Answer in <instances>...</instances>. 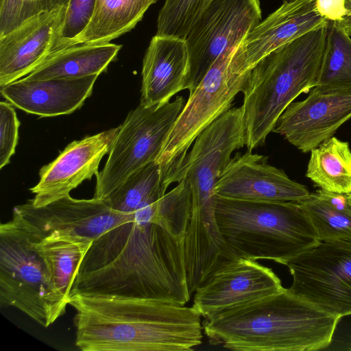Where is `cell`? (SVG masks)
<instances>
[{
  "mask_svg": "<svg viewBox=\"0 0 351 351\" xmlns=\"http://www.w3.org/2000/svg\"><path fill=\"white\" fill-rule=\"evenodd\" d=\"M97 0H70L50 54L69 47L90 23Z\"/></svg>",
  "mask_w": 351,
  "mask_h": 351,
  "instance_id": "obj_30",
  "label": "cell"
},
{
  "mask_svg": "<svg viewBox=\"0 0 351 351\" xmlns=\"http://www.w3.org/2000/svg\"><path fill=\"white\" fill-rule=\"evenodd\" d=\"M326 36L327 24L276 49L251 69L241 106L247 150L263 145L287 106L316 86Z\"/></svg>",
  "mask_w": 351,
  "mask_h": 351,
  "instance_id": "obj_5",
  "label": "cell"
},
{
  "mask_svg": "<svg viewBox=\"0 0 351 351\" xmlns=\"http://www.w3.org/2000/svg\"><path fill=\"white\" fill-rule=\"evenodd\" d=\"M321 242L351 243V204L348 194L319 189L298 202Z\"/></svg>",
  "mask_w": 351,
  "mask_h": 351,
  "instance_id": "obj_23",
  "label": "cell"
},
{
  "mask_svg": "<svg viewBox=\"0 0 351 351\" xmlns=\"http://www.w3.org/2000/svg\"><path fill=\"white\" fill-rule=\"evenodd\" d=\"M75 344L82 351H189L202 343L200 315L170 302L77 293Z\"/></svg>",
  "mask_w": 351,
  "mask_h": 351,
  "instance_id": "obj_2",
  "label": "cell"
},
{
  "mask_svg": "<svg viewBox=\"0 0 351 351\" xmlns=\"http://www.w3.org/2000/svg\"><path fill=\"white\" fill-rule=\"evenodd\" d=\"M31 237L35 248L47 265L54 286L68 302L79 265L92 243L63 239L38 241Z\"/></svg>",
  "mask_w": 351,
  "mask_h": 351,
  "instance_id": "obj_26",
  "label": "cell"
},
{
  "mask_svg": "<svg viewBox=\"0 0 351 351\" xmlns=\"http://www.w3.org/2000/svg\"><path fill=\"white\" fill-rule=\"evenodd\" d=\"M348 199H349V201H350V202L351 204V193L348 194Z\"/></svg>",
  "mask_w": 351,
  "mask_h": 351,
  "instance_id": "obj_34",
  "label": "cell"
},
{
  "mask_svg": "<svg viewBox=\"0 0 351 351\" xmlns=\"http://www.w3.org/2000/svg\"><path fill=\"white\" fill-rule=\"evenodd\" d=\"M189 67L185 39L155 35L145 51L140 104H165L184 90Z\"/></svg>",
  "mask_w": 351,
  "mask_h": 351,
  "instance_id": "obj_20",
  "label": "cell"
},
{
  "mask_svg": "<svg viewBox=\"0 0 351 351\" xmlns=\"http://www.w3.org/2000/svg\"><path fill=\"white\" fill-rule=\"evenodd\" d=\"M67 304L30 234L13 219L1 223V306L16 308L47 328L64 313Z\"/></svg>",
  "mask_w": 351,
  "mask_h": 351,
  "instance_id": "obj_7",
  "label": "cell"
},
{
  "mask_svg": "<svg viewBox=\"0 0 351 351\" xmlns=\"http://www.w3.org/2000/svg\"><path fill=\"white\" fill-rule=\"evenodd\" d=\"M261 16L258 0H207L185 38L189 67L184 89L191 93L217 58L238 47Z\"/></svg>",
  "mask_w": 351,
  "mask_h": 351,
  "instance_id": "obj_10",
  "label": "cell"
},
{
  "mask_svg": "<svg viewBox=\"0 0 351 351\" xmlns=\"http://www.w3.org/2000/svg\"><path fill=\"white\" fill-rule=\"evenodd\" d=\"M66 7L43 13L0 38V87L35 70L49 55Z\"/></svg>",
  "mask_w": 351,
  "mask_h": 351,
  "instance_id": "obj_18",
  "label": "cell"
},
{
  "mask_svg": "<svg viewBox=\"0 0 351 351\" xmlns=\"http://www.w3.org/2000/svg\"><path fill=\"white\" fill-rule=\"evenodd\" d=\"M237 47L224 51L189 94L156 160L160 165L182 158L201 132L230 109L243 91L251 69L241 72L233 67Z\"/></svg>",
  "mask_w": 351,
  "mask_h": 351,
  "instance_id": "obj_9",
  "label": "cell"
},
{
  "mask_svg": "<svg viewBox=\"0 0 351 351\" xmlns=\"http://www.w3.org/2000/svg\"><path fill=\"white\" fill-rule=\"evenodd\" d=\"M327 23L317 10L316 0L283 2L237 47L233 66L241 71L250 70L272 51Z\"/></svg>",
  "mask_w": 351,
  "mask_h": 351,
  "instance_id": "obj_17",
  "label": "cell"
},
{
  "mask_svg": "<svg viewBox=\"0 0 351 351\" xmlns=\"http://www.w3.org/2000/svg\"><path fill=\"white\" fill-rule=\"evenodd\" d=\"M169 165L150 162L130 175L104 200L112 209L125 214L134 213L157 194L166 192Z\"/></svg>",
  "mask_w": 351,
  "mask_h": 351,
  "instance_id": "obj_25",
  "label": "cell"
},
{
  "mask_svg": "<svg viewBox=\"0 0 351 351\" xmlns=\"http://www.w3.org/2000/svg\"><path fill=\"white\" fill-rule=\"evenodd\" d=\"M70 0H0V38L43 13L66 7Z\"/></svg>",
  "mask_w": 351,
  "mask_h": 351,
  "instance_id": "obj_29",
  "label": "cell"
},
{
  "mask_svg": "<svg viewBox=\"0 0 351 351\" xmlns=\"http://www.w3.org/2000/svg\"><path fill=\"white\" fill-rule=\"evenodd\" d=\"M156 1L97 0L90 23L71 45L110 43L132 29Z\"/></svg>",
  "mask_w": 351,
  "mask_h": 351,
  "instance_id": "obj_22",
  "label": "cell"
},
{
  "mask_svg": "<svg viewBox=\"0 0 351 351\" xmlns=\"http://www.w3.org/2000/svg\"><path fill=\"white\" fill-rule=\"evenodd\" d=\"M104 200L78 199L69 195L36 207L29 200L13 208L12 219L38 241L63 239L92 243L117 225L132 219Z\"/></svg>",
  "mask_w": 351,
  "mask_h": 351,
  "instance_id": "obj_11",
  "label": "cell"
},
{
  "mask_svg": "<svg viewBox=\"0 0 351 351\" xmlns=\"http://www.w3.org/2000/svg\"><path fill=\"white\" fill-rule=\"evenodd\" d=\"M306 176L320 189L351 193V149L349 143L332 136L311 151Z\"/></svg>",
  "mask_w": 351,
  "mask_h": 351,
  "instance_id": "obj_24",
  "label": "cell"
},
{
  "mask_svg": "<svg viewBox=\"0 0 351 351\" xmlns=\"http://www.w3.org/2000/svg\"><path fill=\"white\" fill-rule=\"evenodd\" d=\"M348 0H316L319 13L328 21L339 22L348 13Z\"/></svg>",
  "mask_w": 351,
  "mask_h": 351,
  "instance_id": "obj_32",
  "label": "cell"
},
{
  "mask_svg": "<svg viewBox=\"0 0 351 351\" xmlns=\"http://www.w3.org/2000/svg\"><path fill=\"white\" fill-rule=\"evenodd\" d=\"M348 13L343 19L337 22L338 25L350 36H351V0H348L346 3Z\"/></svg>",
  "mask_w": 351,
  "mask_h": 351,
  "instance_id": "obj_33",
  "label": "cell"
},
{
  "mask_svg": "<svg viewBox=\"0 0 351 351\" xmlns=\"http://www.w3.org/2000/svg\"><path fill=\"white\" fill-rule=\"evenodd\" d=\"M280 278L256 260L239 258L195 290L193 307L210 318L282 291Z\"/></svg>",
  "mask_w": 351,
  "mask_h": 351,
  "instance_id": "obj_14",
  "label": "cell"
},
{
  "mask_svg": "<svg viewBox=\"0 0 351 351\" xmlns=\"http://www.w3.org/2000/svg\"><path fill=\"white\" fill-rule=\"evenodd\" d=\"M350 350H351V347H350Z\"/></svg>",
  "mask_w": 351,
  "mask_h": 351,
  "instance_id": "obj_36",
  "label": "cell"
},
{
  "mask_svg": "<svg viewBox=\"0 0 351 351\" xmlns=\"http://www.w3.org/2000/svg\"><path fill=\"white\" fill-rule=\"evenodd\" d=\"M190 207L189 195L173 188L146 202L132 219L102 234L84 256L70 295H112L186 304L191 295L184 237Z\"/></svg>",
  "mask_w": 351,
  "mask_h": 351,
  "instance_id": "obj_1",
  "label": "cell"
},
{
  "mask_svg": "<svg viewBox=\"0 0 351 351\" xmlns=\"http://www.w3.org/2000/svg\"><path fill=\"white\" fill-rule=\"evenodd\" d=\"M285 265L291 293L340 318L351 315V243L320 242Z\"/></svg>",
  "mask_w": 351,
  "mask_h": 351,
  "instance_id": "obj_12",
  "label": "cell"
},
{
  "mask_svg": "<svg viewBox=\"0 0 351 351\" xmlns=\"http://www.w3.org/2000/svg\"><path fill=\"white\" fill-rule=\"evenodd\" d=\"M351 119V88L315 86L291 103L277 120L278 133L302 153L311 152Z\"/></svg>",
  "mask_w": 351,
  "mask_h": 351,
  "instance_id": "obj_13",
  "label": "cell"
},
{
  "mask_svg": "<svg viewBox=\"0 0 351 351\" xmlns=\"http://www.w3.org/2000/svg\"><path fill=\"white\" fill-rule=\"evenodd\" d=\"M267 156L247 150L231 158L213 193L225 198L257 202L303 200L311 193L303 184L267 162Z\"/></svg>",
  "mask_w": 351,
  "mask_h": 351,
  "instance_id": "obj_15",
  "label": "cell"
},
{
  "mask_svg": "<svg viewBox=\"0 0 351 351\" xmlns=\"http://www.w3.org/2000/svg\"><path fill=\"white\" fill-rule=\"evenodd\" d=\"M315 86L351 88V36L335 21L327 23L326 47Z\"/></svg>",
  "mask_w": 351,
  "mask_h": 351,
  "instance_id": "obj_27",
  "label": "cell"
},
{
  "mask_svg": "<svg viewBox=\"0 0 351 351\" xmlns=\"http://www.w3.org/2000/svg\"><path fill=\"white\" fill-rule=\"evenodd\" d=\"M185 99L130 111L114 140L106 164L96 176L95 198L104 199L136 170L155 162Z\"/></svg>",
  "mask_w": 351,
  "mask_h": 351,
  "instance_id": "obj_8",
  "label": "cell"
},
{
  "mask_svg": "<svg viewBox=\"0 0 351 351\" xmlns=\"http://www.w3.org/2000/svg\"><path fill=\"white\" fill-rule=\"evenodd\" d=\"M245 145L243 108H231L201 132L189 152L169 167L167 183L184 178L191 190L184 237L185 263L191 269H213L230 258L216 221L213 189L233 152Z\"/></svg>",
  "mask_w": 351,
  "mask_h": 351,
  "instance_id": "obj_3",
  "label": "cell"
},
{
  "mask_svg": "<svg viewBox=\"0 0 351 351\" xmlns=\"http://www.w3.org/2000/svg\"><path fill=\"white\" fill-rule=\"evenodd\" d=\"M340 317L287 289L205 319L210 344L241 351H313L331 343Z\"/></svg>",
  "mask_w": 351,
  "mask_h": 351,
  "instance_id": "obj_4",
  "label": "cell"
},
{
  "mask_svg": "<svg viewBox=\"0 0 351 351\" xmlns=\"http://www.w3.org/2000/svg\"><path fill=\"white\" fill-rule=\"evenodd\" d=\"M207 0H165L157 19L158 36L185 39Z\"/></svg>",
  "mask_w": 351,
  "mask_h": 351,
  "instance_id": "obj_28",
  "label": "cell"
},
{
  "mask_svg": "<svg viewBox=\"0 0 351 351\" xmlns=\"http://www.w3.org/2000/svg\"><path fill=\"white\" fill-rule=\"evenodd\" d=\"M219 232L237 258L285 265L321 241L298 202L239 200L215 195Z\"/></svg>",
  "mask_w": 351,
  "mask_h": 351,
  "instance_id": "obj_6",
  "label": "cell"
},
{
  "mask_svg": "<svg viewBox=\"0 0 351 351\" xmlns=\"http://www.w3.org/2000/svg\"><path fill=\"white\" fill-rule=\"evenodd\" d=\"M121 47L111 43L72 45L48 56L23 79L77 78L100 75L116 59Z\"/></svg>",
  "mask_w": 351,
  "mask_h": 351,
  "instance_id": "obj_21",
  "label": "cell"
},
{
  "mask_svg": "<svg viewBox=\"0 0 351 351\" xmlns=\"http://www.w3.org/2000/svg\"><path fill=\"white\" fill-rule=\"evenodd\" d=\"M99 75L77 78L20 79L0 88L12 106L41 117L73 112L92 93Z\"/></svg>",
  "mask_w": 351,
  "mask_h": 351,
  "instance_id": "obj_19",
  "label": "cell"
},
{
  "mask_svg": "<svg viewBox=\"0 0 351 351\" xmlns=\"http://www.w3.org/2000/svg\"><path fill=\"white\" fill-rule=\"evenodd\" d=\"M120 125L69 143L50 163L40 171V180L29 191V199L36 207L69 195L84 180L99 173L103 157L109 153Z\"/></svg>",
  "mask_w": 351,
  "mask_h": 351,
  "instance_id": "obj_16",
  "label": "cell"
},
{
  "mask_svg": "<svg viewBox=\"0 0 351 351\" xmlns=\"http://www.w3.org/2000/svg\"><path fill=\"white\" fill-rule=\"evenodd\" d=\"M294 1V0H283V2H290V1Z\"/></svg>",
  "mask_w": 351,
  "mask_h": 351,
  "instance_id": "obj_35",
  "label": "cell"
},
{
  "mask_svg": "<svg viewBox=\"0 0 351 351\" xmlns=\"http://www.w3.org/2000/svg\"><path fill=\"white\" fill-rule=\"evenodd\" d=\"M10 102H0V169L10 162L15 153L20 122Z\"/></svg>",
  "mask_w": 351,
  "mask_h": 351,
  "instance_id": "obj_31",
  "label": "cell"
}]
</instances>
